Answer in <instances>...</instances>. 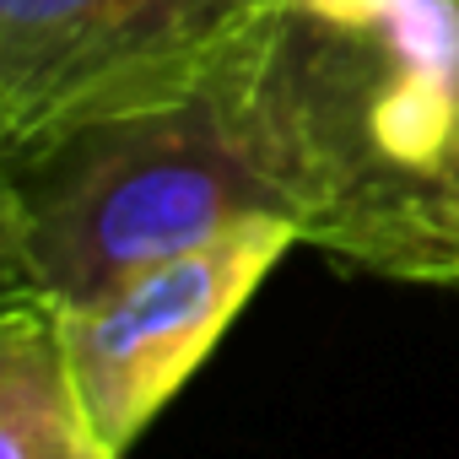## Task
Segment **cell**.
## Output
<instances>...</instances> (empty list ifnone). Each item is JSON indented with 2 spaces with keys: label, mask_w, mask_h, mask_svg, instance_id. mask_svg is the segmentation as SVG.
Returning a JSON list of instances; mask_svg holds the SVG:
<instances>
[{
  "label": "cell",
  "mask_w": 459,
  "mask_h": 459,
  "mask_svg": "<svg viewBox=\"0 0 459 459\" xmlns=\"http://www.w3.org/2000/svg\"><path fill=\"white\" fill-rule=\"evenodd\" d=\"M205 92L308 249L459 287V0H265Z\"/></svg>",
  "instance_id": "1"
},
{
  "label": "cell",
  "mask_w": 459,
  "mask_h": 459,
  "mask_svg": "<svg viewBox=\"0 0 459 459\" xmlns=\"http://www.w3.org/2000/svg\"><path fill=\"white\" fill-rule=\"evenodd\" d=\"M12 168L28 205L33 281L55 308L92 303L221 227L276 211L205 87L82 125Z\"/></svg>",
  "instance_id": "2"
},
{
  "label": "cell",
  "mask_w": 459,
  "mask_h": 459,
  "mask_svg": "<svg viewBox=\"0 0 459 459\" xmlns=\"http://www.w3.org/2000/svg\"><path fill=\"white\" fill-rule=\"evenodd\" d=\"M265 0H0V162L195 98Z\"/></svg>",
  "instance_id": "3"
},
{
  "label": "cell",
  "mask_w": 459,
  "mask_h": 459,
  "mask_svg": "<svg viewBox=\"0 0 459 459\" xmlns=\"http://www.w3.org/2000/svg\"><path fill=\"white\" fill-rule=\"evenodd\" d=\"M298 244L303 238L287 216L260 211L135 271L92 303L55 308L71 384L114 459H125L178 400V389L205 368L233 319Z\"/></svg>",
  "instance_id": "4"
},
{
  "label": "cell",
  "mask_w": 459,
  "mask_h": 459,
  "mask_svg": "<svg viewBox=\"0 0 459 459\" xmlns=\"http://www.w3.org/2000/svg\"><path fill=\"white\" fill-rule=\"evenodd\" d=\"M0 459H114L71 384L49 298L0 303Z\"/></svg>",
  "instance_id": "5"
},
{
  "label": "cell",
  "mask_w": 459,
  "mask_h": 459,
  "mask_svg": "<svg viewBox=\"0 0 459 459\" xmlns=\"http://www.w3.org/2000/svg\"><path fill=\"white\" fill-rule=\"evenodd\" d=\"M33 249H28V205L17 189V168L0 162V303L33 298Z\"/></svg>",
  "instance_id": "6"
}]
</instances>
